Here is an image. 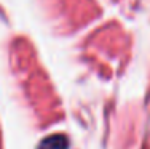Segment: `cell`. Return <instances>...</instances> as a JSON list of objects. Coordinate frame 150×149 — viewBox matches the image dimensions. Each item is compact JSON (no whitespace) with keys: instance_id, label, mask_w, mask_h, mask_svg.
<instances>
[{"instance_id":"cell-1","label":"cell","mask_w":150,"mask_h":149,"mask_svg":"<svg viewBox=\"0 0 150 149\" xmlns=\"http://www.w3.org/2000/svg\"><path fill=\"white\" fill-rule=\"evenodd\" d=\"M70 143L67 140L66 135H51V136H46L40 141V144L37 146V149H69Z\"/></svg>"}]
</instances>
